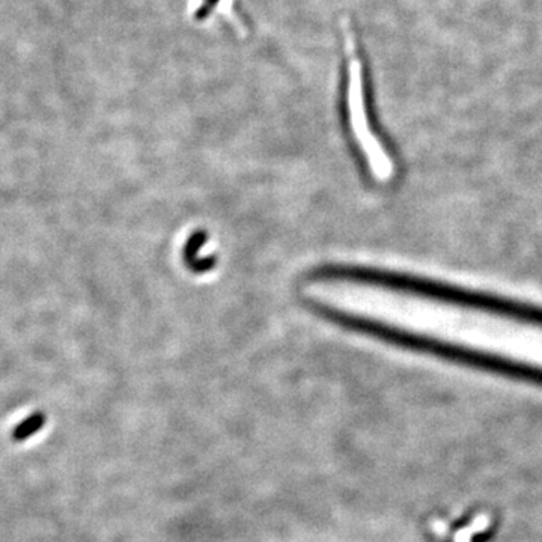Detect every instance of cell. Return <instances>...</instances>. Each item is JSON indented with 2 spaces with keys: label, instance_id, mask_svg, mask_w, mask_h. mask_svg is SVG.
<instances>
[{
  "label": "cell",
  "instance_id": "7a4b0ae2",
  "mask_svg": "<svg viewBox=\"0 0 542 542\" xmlns=\"http://www.w3.org/2000/svg\"><path fill=\"white\" fill-rule=\"evenodd\" d=\"M44 422H45V418H44L42 413L32 414L30 418H28L26 420H23L17 426V428L14 430L13 438H14L16 442H25V440H28L29 437L35 435L42 428Z\"/></svg>",
  "mask_w": 542,
  "mask_h": 542
},
{
  "label": "cell",
  "instance_id": "6da1fadb",
  "mask_svg": "<svg viewBox=\"0 0 542 542\" xmlns=\"http://www.w3.org/2000/svg\"><path fill=\"white\" fill-rule=\"evenodd\" d=\"M342 37L345 62H347L345 101H347L350 129L357 146L360 148L363 154L365 163L372 172V175L379 181H387L394 174V163H391L387 149H384L382 141L378 139L371 125V119H369L363 62L360 59L359 50H357L355 35L348 23L342 25Z\"/></svg>",
  "mask_w": 542,
  "mask_h": 542
}]
</instances>
